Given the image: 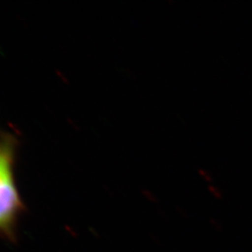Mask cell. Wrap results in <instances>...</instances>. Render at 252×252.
<instances>
[{
    "label": "cell",
    "mask_w": 252,
    "mask_h": 252,
    "mask_svg": "<svg viewBox=\"0 0 252 252\" xmlns=\"http://www.w3.org/2000/svg\"><path fill=\"white\" fill-rule=\"evenodd\" d=\"M18 144L17 136L13 133H2L0 144V230L2 235L13 244L17 241L19 216L26 210L14 176Z\"/></svg>",
    "instance_id": "1"
}]
</instances>
